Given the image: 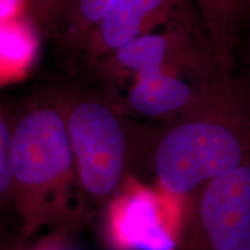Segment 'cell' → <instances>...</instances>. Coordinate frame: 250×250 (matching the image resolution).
I'll list each match as a JSON object with an SVG mask.
<instances>
[{"mask_svg": "<svg viewBox=\"0 0 250 250\" xmlns=\"http://www.w3.org/2000/svg\"><path fill=\"white\" fill-rule=\"evenodd\" d=\"M71 140L61 117L42 110L24 117L12 136V191L19 215L17 232L35 237L49 230H59L51 199L67 228L79 233L81 221L55 195L64 184L72 167Z\"/></svg>", "mask_w": 250, "mask_h": 250, "instance_id": "1", "label": "cell"}, {"mask_svg": "<svg viewBox=\"0 0 250 250\" xmlns=\"http://www.w3.org/2000/svg\"><path fill=\"white\" fill-rule=\"evenodd\" d=\"M242 161V143L230 127L193 122L165 137L156 152L155 171L161 190L180 197L236 169Z\"/></svg>", "mask_w": 250, "mask_h": 250, "instance_id": "2", "label": "cell"}, {"mask_svg": "<svg viewBox=\"0 0 250 250\" xmlns=\"http://www.w3.org/2000/svg\"><path fill=\"white\" fill-rule=\"evenodd\" d=\"M179 250H250V166L206 184L193 215L184 218Z\"/></svg>", "mask_w": 250, "mask_h": 250, "instance_id": "3", "label": "cell"}, {"mask_svg": "<svg viewBox=\"0 0 250 250\" xmlns=\"http://www.w3.org/2000/svg\"><path fill=\"white\" fill-rule=\"evenodd\" d=\"M176 197L132 184L107 206L100 241L107 250H179L184 215Z\"/></svg>", "mask_w": 250, "mask_h": 250, "instance_id": "4", "label": "cell"}, {"mask_svg": "<svg viewBox=\"0 0 250 250\" xmlns=\"http://www.w3.org/2000/svg\"><path fill=\"white\" fill-rule=\"evenodd\" d=\"M70 140L85 191L99 199L110 196L126 164L124 134L114 115L101 104H80L71 115Z\"/></svg>", "mask_w": 250, "mask_h": 250, "instance_id": "5", "label": "cell"}, {"mask_svg": "<svg viewBox=\"0 0 250 250\" xmlns=\"http://www.w3.org/2000/svg\"><path fill=\"white\" fill-rule=\"evenodd\" d=\"M139 76V83L130 94V102L143 114H164L182 107L189 99V87L183 81L162 73L161 67L145 71Z\"/></svg>", "mask_w": 250, "mask_h": 250, "instance_id": "6", "label": "cell"}, {"mask_svg": "<svg viewBox=\"0 0 250 250\" xmlns=\"http://www.w3.org/2000/svg\"><path fill=\"white\" fill-rule=\"evenodd\" d=\"M166 0H120L103 19L102 34L108 45L122 48L136 40L143 20L155 12Z\"/></svg>", "mask_w": 250, "mask_h": 250, "instance_id": "7", "label": "cell"}, {"mask_svg": "<svg viewBox=\"0 0 250 250\" xmlns=\"http://www.w3.org/2000/svg\"><path fill=\"white\" fill-rule=\"evenodd\" d=\"M35 42L24 24L0 21V79L22 71L33 57Z\"/></svg>", "mask_w": 250, "mask_h": 250, "instance_id": "8", "label": "cell"}, {"mask_svg": "<svg viewBox=\"0 0 250 250\" xmlns=\"http://www.w3.org/2000/svg\"><path fill=\"white\" fill-rule=\"evenodd\" d=\"M246 2L249 0H201L212 29L228 52L233 46Z\"/></svg>", "mask_w": 250, "mask_h": 250, "instance_id": "9", "label": "cell"}, {"mask_svg": "<svg viewBox=\"0 0 250 250\" xmlns=\"http://www.w3.org/2000/svg\"><path fill=\"white\" fill-rule=\"evenodd\" d=\"M165 54L166 41L164 37L147 35L122 46L118 52V59L125 66L140 74L152 68L161 67Z\"/></svg>", "mask_w": 250, "mask_h": 250, "instance_id": "10", "label": "cell"}, {"mask_svg": "<svg viewBox=\"0 0 250 250\" xmlns=\"http://www.w3.org/2000/svg\"><path fill=\"white\" fill-rule=\"evenodd\" d=\"M78 233L49 230L35 237H22L20 234H0V250H76Z\"/></svg>", "mask_w": 250, "mask_h": 250, "instance_id": "11", "label": "cell"}, {"mask_svg": "<svg viewBox=\"0 0 250 250\" xmlns=\"http://www.w3.org/2000/svg\"><path fill=\"white\" fill-rule=\"evenodd\" d=\"M12 192V136L0 117V202Z\"/></svg>", "mask_w": 250, "mask_h": 250, "instance_id": "12", "label": "cell"}, {"mask_svg": "<svg viewBox=\"0 0 250 250\" xmlns=\"http://www.w3.org/2000/svg\"><path fill=\"white\" fill-rule=\"evenodd\" d=\"M120 0H81V12L92 21L103 20Z\"/></svg>", "mask_w": 250, "mask_h": 250, "instance_id": "13", "label": "cell"}, {"mask_svg": "<svg viewBox=\"0 0 250 250\" xmlns=\"http://www.w3.org/2000/svg\"><path fill=\"white\" fill-rule=\"evenodd\" d=\"M21 0H0V21L9 20L17 13Z\"/></svg>", "mask_w": 250, "mask_h": 250, "instance_id": "14", "label": "cell"}, {"mask_svg": "<svg viewBox=\"0 0 250 250\" xmlns=\"http://www.w3.org/2000/svg\"><path fill=\"white\" fill-rule=\"evenodd\" d=\"M0 234H1V233H0Z\"/></svg>", "mask_w": 250, "mask_h": 250, "instance_id": "15", "label": "cell"}]
</instances>
